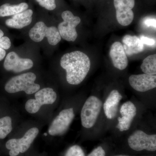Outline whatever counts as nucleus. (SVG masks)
Instances as JSON below:
<instances>
[{
	"instance_id": "20e7f679",
	"label": "nucleus",
	"mask_w": 156,
	"mask_h": 156,
	"mask_svg": "<svg viewBox=\"0 0 156 156\" xmlns=\"http://www.w3.org/2000/svg\"><path fill=\"white\" fill-rule=\"evenodd\" d=\"M102 105L101 101L96 96H90L87 99L81 113V123L84 128H90L94 126Z\"/></svg>"
},
{
	"instance_id": "6ab92c4d",
	"label": "nucleus",
	"mask_w": 156,
	"mask_h": 156,
	"mask_svg": "<svg viewBox=\"0 0 156 156\" xmlns=\"http://www.w3.org/2000/svg\"><path fill=\"white\" fill-rule=\"evenodd\" d=\"M140 68L144 73L150 75H156V54L150 55L144 58Z\"/></svg>"
},
{
	"instance_id": "412c9836",
	"label": "nucleus",
	"mask_w": 156,
	"mask_h": 156,
	"mask_svg": "<svg viewBox=\"0 0 156 156\" xmlns=\"http://www.w3.org/2000/svg\"><path fill=\"white\" fill-rule=\"evenodd\" d=\"M4 33L0 29V61L2 60L6 56L5 50L11 48V43L9 37L4 36Z\"/></svg>"
},
{
	"instance_id": "bb28decb",
	"label": "nucleus",
	"mask_w": 156,
	"mask_h": 156,
	"mask_svg": "<svg viewBox=\"0 0 156 156\" xmlns=\"http://www.w3.org/2000/svg\"><path fill=\"white\" fill-rule=\"evenodd\" d=\"M112 156H131L126 155L120 154V155H116Z\"/></svg>"
},
{
	"instance_id": "b1692460",
	"label": "nucleus",
	"mask_w": 156,
	"mask_h": 156,
	"mask_svg": "<svg viewBox=\"0 0 156 156\" xmlns=\"http://www.w3.org/2000/svg\"><path fill=\"white\" fill-rule=\"evenodd\" d=\"M105 151L101 146L95 148L88 156H105Z\"/></svg>"
},
{
	"instance_id": "7ed1b4c3",
	"label": "nucleus",
	"mask_w": 156,
	"mask_h": 156,
	"mask_svg": "<svg viewBox=\"0 0 156 156\" xmlns=\"http://www.w3.org/2000/svg\"><path fill=\"white\" fill-rule=\"evenodd\" d=\"M29 36L35 42L42 41L46 37L49 44L52 46L57 45L62 38L58 29L54 26L48 27L42 21L37 22L34 25L30 30Z\"/></svg>"
},
{
	"instance_id": "4be33fe9",
	"label": "nucleus",
	"mask_w": 156,
	"mask_h": 156,
	"mask_svg": "<svg viewBox=\"0 0 156 156\" xmlns=\"http://www.w3.org/2000/svg\"><path fill=\"white\" fill-rule=\"evenodd\" d=\"M65 156H85V154L81 147L75 145L68 149Z\"/></svg>"
},
{
	"instance_id": "f3484780",
	"label": "nucleus",
	"mask_w": 156,
	"mask_h": 156,
	"mask_svg": "<svg viewBox=\"0 0 156 156\" xmlns=\"http://www.w3.org/2000/svg\"><path fill=\"white\" fill-rule=\"evenodd\" d=\"M123 47L126 55L130 56L142 52L144 45L139 37L126 35L122 39Z\"/></svg>"
},
{
	"instance_id": "9d476101",
	"label": "nucleus",
	"mask_w": 156,
	"mask_h": 156,
	"mask_svg": "<svg viewBox=\"0 0 156 156\" xmlns=\"http://www.w3.org/2000/svg\"><path fill=\"white\" fill-rule=\"evenodd\" d=\"M117 21L123 26L130 25L134 18L132 9L135 5L134 0H114Z\"/></svg>"
},
{
	"instance_id": "cd10ccee",
	"label": "nucleus",
	"mask_w": 156,
	"mask_h": 156,
	"mask_svg": "<svg viewBox=\"0 0 156 156\" xmlns=\"http://www.w3.org/2000/svg\"><path fill=\"white\" fill-rule=\"evenodd\" d=\"M44 134L45 135V136H47V133H44Z\"/></svg>"
},
{
	"instance_id": "f8f14e48",
	"label": "nucleus",
	"mask_w": 156,
	"mask_h": 156,
	"mask_svg": "<svg viewBox=\"0 0 156 156\" xmlns=\"http://www.w3.org/2000/svg\"><path fill=\"white\" fill-rule=\"evenodd\" d=\"M129 83L136 91L145 92L156 88V76L145 73L132 75L129 77Z\"/></svg>"
},
{
	"instance_id": "5701e85b",
	"label": "nucleus",
	"mask_w": 156,
	"mask_h": 156,
	"mask_svg": "<svg viewBox=\"0 0 156 156\" xmlns=\"http://www.w3.org/2000/svg\"><path fill=\"white\" fill-rule=\"evenodd\" d=\"M40 6L49 11H52L56 8L55 0H36Z\"/></svg>"
},
{
	"instance_id": "2eb2a0df",
	"label": "nucleus",
	"mask_w": 156,
	"mask_h": 156,
	"mask_svg": "<svg viewBox=\"0 0 156 156\" xmlns=\"http://www.w3.org/2000/svg\"><path fill=\"white\" fill-rule=\"evenodd\" d=\"M33 11L28 9L19 14L13 15L11 18L6 20V26L12 28L22 29L30 25L32 21Z\"/></svg>"
},
{
	"instance_id": "9b49d317",
	"label": "nucleus",
	"mask_w": 156,
	"mask_h": 156,
	"mask_svg": "<svg viewBox=\"0 0 156 156\" xmlns=\"http://www.w3.org/2000/svg\"><path fill=\"white\" fill-rule=\"evenodd\" d=\"M33 65V62L31 59L21 58L14 52L8 53L3 64L6 70L16 73L30 69Z\"/></svg>"
},
{
	"instance_id": "423d86ee",
	"label": "nucleus",
	"mask_w": 156,
	"mask_h": 156,
	"mask_svg": "<svg viewBox=\"0 0 156 156\" xmlns=\"http://www.w3.org/2000/svg\"><path fill=\"white\" fill-rule=\"evenodd\" d=\"M62 17L63 21L59 23L57 28L60 36L67 41H75L78 37L76 27L80 23V18L69 11L62 12Z\"/></svg>"
},
{
	"instance_id": "dca6fc26",
	"label": "nucleus",
	"mask_w": 156,
	"mask_h": 156,
	"mask_svg": "<svg viewBox=\"0 0 156 156\" xmlns=\"http://www.w3.org/2000/svg\"><path fill=\"white\" fill-rule=\"evenodd\" d=\"M122 98V96L118 90H113L110 92L103 105L105 114L108 119H112L115 117Z\"/></svg>"
},
{
	"instance_id": "f03ea898",
	"label": "nucleus",
	"mask_w": 156,
	"mask_h": 156,
	"mask_svg": "<svg viewBox=\"0 0 156 156\" xmlns=\"http://www.w3.org/2000/svg\"><path fill=\"white\" fill-rule=\"evenodd\" d=\"M37 76L34 73L22 74L11 78L5 85V90L9 93H14L24 91L30 95L40 90L39 84L35 83Z\"/></svg>"
},
{
	"instance_id": "f257e3e1",
	"label": "nucleus",
	"mask_w": 156,
	"mask_h": 156,
	"mask_svg": "<svg viewBox=\"0 0 156 156\" xmlns=\"http://www.w3.org/2000/svg\"><path fill=\"white\" fill-rule=\"evenodd\" d=\"M60 63L66 71L68 83L73 85H79L84 80L91 66L89 57L80 51L66 53L61 57Z\"/></svg>"
},
{
	"instance_id": "6e6552de",
	"label": "nucleus",
	"mask_w": 156,
	"mask_h": 156,
	"mask_svg": "<svg viewBox=\"0 0 156 156\" xmlns=\"http://www.w3.org/2000/svg\"><path fill=\"white\" fill-rule=\"evenodd\" d=\"M35 99L27 101L25 104V109L30 114L37 112L44 105L53 104L57 98V95L53 89L45 88L39 90L35 94Z\"/></svg>"
},
{
	"instance_id": "ddd939ff",
	"label": "nucleus",
	"mask_w": 156,
	"mask_h": 156,
	"mask_svg": "<svg viewBox=\"0 0 156 156\" xmlns=\"http://www.w3.org/2000/svg\"><path fill=\"white\" fill-rule=\"evenodd\" d=\"M120 112L122 117L118 118L116 128L122 132L128 131L136 114V107L131 101H126L121 106Z\"/></svg>"
},
{
	"instance_id": "a211bd4d",
	"label": "nucleus",
	"mask_w": 156,
	"mask_h": 156,
	"mask_svg": "<svg viewBox=\"0 0 156 156\" xmlns=\"http://www.w3.org/2000/svg\"><path fill=\"white\" fill-rule=\"evenodd\" d=\"M28 7V4L24 2L13 5L6 3L0 6V17L13 16L26 11Z\"/></svg>"
},
{
	"instance_id": "aec40b11",
	"label": "nucleus",
	"mask_w": 156,
	"mask_h": 156,
	"mask_svg": "<svg viewBox=\"0 0 156 156\" xmlns=\"http://www.w3.org/2000/svg\"><path fill=\"white\" fill-rule=\"evenodd\" d=\"M11 117L5 116L0 119V139H4L12 130Z\"/></svg>"
},
{
	"instance_id": "1a4fd4ad",
	"label": "nucleus",
	"mask_w": 156,
	"mask_h": 156,
	"mask_svg": "<svg viewBox=\"0 0 156 156\" xmlns=\"http://www.w3.org/2000/svg\"><path fill=\"white\" fill-rule=\"evenodd\" d=\"M74 117L73 108L62 111L51 123L48 129V133L51 136L64 134L69 128Z\"/></svg>"
},
{
	"instance_id": "a878e982",
	"label": "nucleus",
	"mask_w": 156,
	"mask_h": 156,
	"mask_svg": "<svg viewBox=\"0 0 156 156\" xmlns=\"http://www.w3.org/2000/svg\"><path fill=\"white\" fill-rule=\"evenodd\" d=\"M155 18H147L144 21V24L147 27H153L156 28Z\"/></svg>"
},
{
	"instance_id": "0eeeda50",
	"label": "nucleus",
	"mask_w": 156,
	"mask_h": 156,
	"mask_svg": "<svg viewBox=\"0 0 156 156\" xmlns=\"http://www.w3.org/2000/svg\"><path fill=\"white\" fill-rule=\"evenodd\" d=\"M39 133L37 128H33L27 131L24 136L20 139H11L6 144V147L10 150V156H17L24 153L30 147Z\"/></svg>"
},
{
	"instance_id": "39448f33",
	"label": "nucleus",
	"mask_w": 156,
	"mask_h": 156,
	"mask_svg": "<svg viewBox=\"0 0 156 156\" xmlns=\"http://www.w3.org/2000/svg\"><path fill=\"white\" fill-rule=\"evenodd\" d=\"M128 142L129 147L136 151H156V134L149 135L141 130H137L129 136Z\"/></svg>"
},
{
	"instance_id": "4468645a",
	"label": "nucleus",
	"mask_w": 156,
	"mask_h": 156,
	"mask_svg": "<svg viewBox=\"0 0 156 156\" xmlns=\"http://www.w3.org/2000/svg\"><path fill=\"white\" fill-rule=\"evenodd\" d=\"M109 55L114 66L118 69L122 70L128 66L127 55L124 51L123 45L120 42H115L112 44Z\"/></svg>"
},
{
	"instance_id": "393cba45",
	"label": "nucleus",
	"mask_w": 156,
	"mask_h": 156,
	"mask_svg": "<svg viewBox=\"0 0 156 156\" xmlns=\"http://www.w3.org/2000/svg\"><path fill=\"white\" fill-rule=\"evenodd\" d=\"M139 38L144 45L153 46L155 44L156 41L153 39L144 36H141Z\"/></svg>"
}]
</instances>
